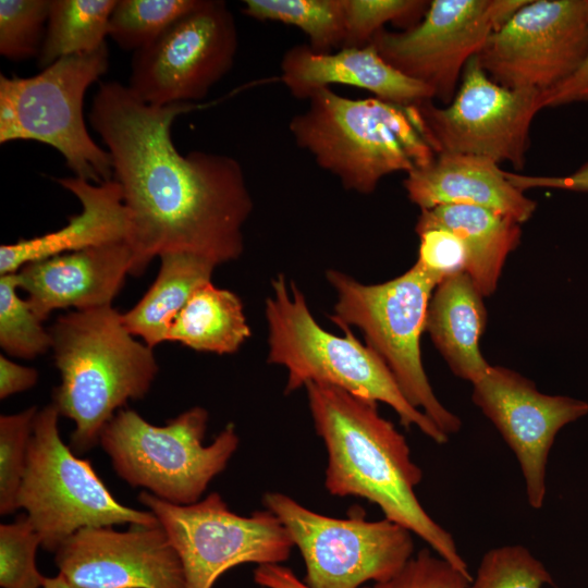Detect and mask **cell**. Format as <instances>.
<instances>
[{
    "mask_svg": "<svg viewBox=\"0 0 588 588\" xmlns=\"http://www.w3.org/2000/svg\"><path fill=\"white\" fill-rule=\"evenodd\" d=\"M418 264L440 281L465 271L466 249L462 241L445 229H430L418 234Z\"/></svg>",
    "mask_w": 588,
    "mask_h": 588,
    "instance_id": "36",
    "label": "cell"
},
{
    "mask_svg": "<svg viewBox=\"0 0 588 588\" xmlns=\"http://www.w3.org/2000/svg\"><path fill=\"white\" fill-rule=\"evenodd\" d=\"M255 583L265 588H311L281 564H262L254 571ZM362 588H373L363 586Z\"/></svg>",
    "mask_w": 588,
    "mask_h": 588,
    "instance_id": "40",
    "label": "cell"
},
{
    "mask_svg": "<svg viewBox=\"0 0 588 588\" xmlns=\"http://www.w3.org/2000/svg\"><path fill=\"white\" fill-rule=\"evenodd\" d=\"M473 578L465 576L448 561L421 549L392 579L373 588H467Z\"/></svg>",
    "mask_w": 588,
    "mask_h": 588,
    "instance_id": "35",
    "label": "cell"
},
{
    "mask_svg": "<svg viewBox=\"0 0 588 588\" xmlns=\"http://www.w3.org/2000/svg\"><path fill=\"white\" fill-rule=\"evenodd\" d=\"M428 5L429 1L424 0H344L345 39L342 48L369 45L387 23L407 29L422 19Z\"/></svg>",
    "mask_w": 588,
    "mask_h": 588,
    "instance_id": "31",
    "label": "cell"
},
{
    "mask_svg": "<svg viewBox=\"0 0 588 588\" xmlns=\"http://www.w3.org/2000/svg\"><path fill=\"white\" fill-rule=\"evenodd\" d=\"M38 376L35 368L19 365L3 354L0 355V399L4 400L33 388Z\"/></svg>",
    "mask_w": 588,
    "mask_h": 588,
    "instance_id": "39",
    "label": "cell"
},
{
    "mask_svg": "<svg viewBox=\"0 0 588 588\" xmlns=\"http://www.w3.org/2000/svg\"><path fill=\"white\" fill-rule=\"evenodd\" d=\"M82 205L61 229L0 246V274L15 273L29 262L118 242H126L127 212L120 184H94L72 176L56 179Z\"/></svg>",
    "mask_w": 588,
    "mask_h": 588,
    "instance_id": "21",
    "label": "cell"
},
{
    "mask_svg": "<svg viewBox=\"0 0 588 588\" xmlns=\"http://www.w3.org/2000/svg\"><path fill=\"white\" fill-rule=\"evenodd\" d=\"M471 399L515 454L525 479L528 504L541 509L554 439L564 426L588 414V403L543 394L534 381L502 366H490L473 384Z\"/></svg>",
    "mask_w": 588,
    "mask_h": 588,
    "instance_id": "16",
    "label": "cell"
},
{
    "mask_svg": "<svg viewBox=\"0 0 588 588\" xmlns=\"http://www.w3.org/2000/svg\"><path fill=\"white\" fill-rule=\"evenodd\" d=\"M196 107L149 105L117 81L100 82L93 98L88 120L111 156L127 212L131 275L167 253L219 266L244 250L254 204L241 163L200 150L183 156L172 140L175 118Z\"/></svg>",
    "mask_w": 588,
    "mask_h": 588,
    "instance_id": "1",
    "label": "cell"
},
{
    "mask_svg": "<svg viewBox=\"0 0 588 588\" xmlns=\"http://www.w3.org/2000/svg\"><path fill=\"white\" fill-rule=\"evenodd\" d=\"M216 267L213 261L189 253L162 254L148 291L122 314L127 331L151 348L168 341L175 318L195 290L211 281Z\"/></svg>",
    "mask_w": 588,
    "mask_h": 588,
    "instance_id": "24",
    "label": "cell"
},
{
    "mask_svg": "<svg viewBox=\"0 0 588 588\" xmlns=\"http://www.w3.org/2000/svg\"><path fill=\"white\" fill-rule=\"evenodd\" d=\"M208 419L204 407L194 406L156 426L122 408L105 426L99 444L115 474L131 487L172 504L189 505L225 469L240 442L235 426L228 424L205 445Z\"/></svg>",
    "mask_w": 588,
    "mask_h": 588,
    "instance_id": "7",
    "label": "cell"
},
{
    "mask_svg": "<svg viewBox=\"0 0 588 588\" xmlns=\"http://www.w3.org/2000/svg\"><path fill=\"white\" fill-rule=\"evenodd\" d=\"M50 0L0 1V53L12 61L38 57Z\"/></svg>",
    "mask_w": 588,
    "mask_h": 588,
    "instance_id": "32",
    "label": "cell"
},
{
    "mask_svg": "<svg viewBox=\"0 0 588 588\" xmlns=\"http://www.w3.org/2000/svg\"><path fill=\"white\" fill-rule=\"evenodd\" d=\"M526 1L432 0L417 24L402 32L383 28L370 44L390 65L449 105L468 61Z\"/></svg>",
    "mask_w": 588,
    "mask_h": 588,
    "instance_id": "14",
    "label": "cell"
},
{
    "mask_svg": "<svg viewBox=\"0 0 588 588\" xmlns=\"http://www.w3.org/2000/svg\"><path fill=\"white\" fill-rule=\"evenodd\" d=\"M19 286L17 272L0 277V346L10 356L33 359L52 347V338Z\"/></svg>",
    "mask_w": 588,
    "mask_h": 588,
    "instance_id": "29",
    "label": "cell"
},
{
    "mask_svg": "<svg viewBox=\"0 0 588 588\" xmlns=\"http://www.w3.org/2000/svg\"><path fill=\"white\" fill-rule=\"evenodd\" d=\"M38 408L0 416V514L15 512Z\"/></svg>",
    "mask_w": 588,
    "mask_h": 588,
    "instance_id": "33",
    "label": "cell"
},
{
    "mask_svg": "<svg viewBox=\"0 0 588 588\" xmlns=\"http://www.w3.org/2000/svg\"><path fill=\"white\" fill-rule=\"evenodd\" d=\"M132 265L126 242L88 247L25 265L17 271L19 287L44 321L57 309L111 306Z\"/></svg>",
    "mask_w": 588,
    "mask_h": 588,
    "instance_id": "18",
    "label": "cell"
},
{
    "mask_svg": "<svg viewBox=\"0 0 588 588\" xmlns=\"http://www.w3.org/2000/svg\"><path fill=\"white\" fill-rule=\"evenodd\" d=\"M60 414L51 403L38 409L33 424L17 506L54 552L77 530L114 525L158 526L150 511L118 502L89 460L79 458L60 436Z\"/></svg>",
    "mask_w": 588,
    "mask_h": 588,
    "instance_id": "9",
    "label": "cell"
},
{
    "mask_svg": "<svg viewBox=\"0 0 588 588\" xmlns=\"http://www.w3.org/2000/svg\"><path fill=\"white\" fill-rule=\"evenodd\" d=\"M243 12L259 21H273L303 30L309 47L322 53L343 47L344 0H245Z\"/></svg>",
    "mask_w": 588,
    "mask_h": 588,
    "instance_id": "27",
    "label": "cell"
},
{
    "mask_svg": "<svg viewBox=\"0 0 588 588\" xmlns=\"http://www.w3.org/2000/svg\"><path fill=\"white\" fill-rule=\"evenodd\" d=\"M250 335L241 298L210 281L192 294L172 323L168 341L224 355L236 353Z\"/></svg>",
    "mask_w": 588,
    "mask_h": 588,
    "instance_id": "25",
    "label": "cell"
},
{
    "mask_svg": "<svg viewBox=\"0 0 588 588\" xmlns=\"http://www.w3.org/2000/svg\"><path fill=\"white\" fill-rule=\"evenodd\" d=\"M588 56V0H527L490 37L477 60L507 88L546 91Z\"/></svg>",
    "mask_w": 588,
    "mask_h": 588,
    "instance_id": "15",
    "label": "cell"
},
{
    "mask_svg": "<svg viewBox=\"0 0 588 588\" xmlns=\"http://www.w3.org/2000/svg\"><path fill=\"white\" fill-rule=\"evenodd\" d=\"M109 68L107 44L63 57L36 75H0V144L36 140L53 147L76 177L113 180L112 159L90 136L84 120L88 87Z\"/></svg>",
    "mask_w": 588,
    "mask_h": 588,
    "instance_id": "8",
    "label": "cell"
},
{
    "mask_svg": "<svg viewBox=\"0 0 588 588\" xmlns=\"http://www.w3.org/2000/svg\"><path fill=\"white\" fill-rule=\"evenodd\" d=\"M326 278L336 295L331 320L339 327L358 328L406 400L448 437L458 432L461 419L438 400L421 360L420 336L439 278L416 262L403 274L377 284L360 283L335 269H328Z\"/></svg>",
    "mask_w": 588,
    "mask_h": 588,
    "instance_id": "6",
    "label": "cell"
},
{
    "mask_svg": "<svg viewBox=\"0 0 588 588\" xmlns=\"http://www.w3.org/2000/svg\"><path fill=\"white\" fill-rule=\"evenodd\" d=\"M408 199L420 210L442 205H471L509 216L520 224L537 203L525 196L494 161L463 154L439 152L403 181Z\"/></svg>",
    "mask_w": 588,
    "mask_h": 588,
    "instance_id": "20",
    "label": "cell"
},
{
    "mask_svg": "<svg viewBox=\"0 0 588 588\" xmlns=\"http://www.w3.org/2000/svg\"><path fill=\"white\" fill-rule=\"evenodd\" d=\"M416 107L436 154L483 157L516 170L525 166L530 126L542 109L539 90L497 84L476 56L466 64L449 105L427 100Z\"/></svg>",
    "mask_w": 588,
    "mask_h": 588,
    "instance_id": "13",
    "label": "cell"
},
{
    "mask_svg": "<svg viewBox=\"0 0 588 588\" xmlns=\"http://www.w3.org/2000/svg\"><path fill=\"white\" fill-rule=\"evenodd\" d=\"M262 503L299 550L306 565L305 583L311 588L385 583L413 558L412 531L388 518L367 520L363 509L353 507L347 518H334L280 492L265 493Z\"/></svg>",
    "mask_w": 588,
    "mask_h": 588,
    "instance_id": "10",
    "label": "cell"
},
{
    "mask_svg": "<svg viewBox=\"0 0 588 588\" xmlns=\"http://www.w3.org/2000/svg\"><path fill=\"white\" fill-rule=\"evenodd\" d=\"M554 586L543 563L524 546H502L481 559L467 588H542Z\"/></svg>",
    "mask_w": 588,
    "mask_h": 588,
    "instance_id": "30",
    "label": "cell"
},
{
    "mask_svg": "<svg viewBox=\"0 0 588 588\" xmlns=\"http://www.w3.org/2000/svg\"><path fill=\"white\" fill-rule=\"evenodd\" d=\"M138 500L157 517L177 552L186 588H212L222 574L241 564H280L294 547L272 512L241 516L217 492L189 505L172 504L145 490Z\"/></svg>",
    "mask_w": 588,
    "mask_h": 588,
    "instance_id": "11",
    "label": "cell"
},
{
    "mask_svg": "<svg viewBox=\"0 0 588 588\" xmlns=\"http://www.w3.org/2000/svg\"><path fill=\"white\" fill-rule=\"evenodd\" d=\"M315 429L327 455L324 487L334 497H358L428 543L452 566L473 578L452 535L422 507L415 488L421 468L406 439L378 411V402L340 388L305 385Z\"/></svg>",
    "mask_w": 588,
    "mask_h": 588,
    "instance_id": "2",
    "label": "cell"
},
{
    "mask_svg": "<svg viewBox=\"0 0 588 588\" xmlns=\"http://www.w3.org/2000/svg\"><path fill=\"white\" fill-rule=\"evenodd\" d=\"M540 103L542 109L588 103V56L568 78L540 93Z\"/></svg>",
    "mask_w": 588,
    "mask_h": 588,
    "instance_id": "37",
    "label": "cell"
},
{
    "mask_svg": "<svg viewBox=\"0 0 588 588\" xmlns=\"http://www.w3.org/2000/svg\"><path fill=\"white\" fill-rule=\"evenodd\" d=\"M445 229L464 244L465 271L480 294L494 293L506 257L520 242V223L493 210L471 205H442L420 210L415 231Z\"/></svg>",
    "mask_w": 588,
    "mask_h": 588,
    "instance_id": "23",
    "label": "cell"
},
{
    "mask_svg": "<svg viewBox=\"0 0 588 588\" xmlns=\"http://www.w3.org/2000/svg\"><path fill=\"white\" fill-rule=\"evenodd\" d=\"M265 314L267 363L287 370L286 394L311 382L330 384L383 402L405 428L415 426L436 443L448 442L449 437L406 400L384 362L350 327L340 326L344 334L335 335L316 321L294 281L287 283L283 274L272 279Z\"/></svg>",
    "mask_w": 588,
    "mask_h": 588,
    "instance_id": "5",
    "label": "cell"
},
{
    "mask_svg": "<svg viewBox=\"0 0 588 588\" xmlns=\"http://www.w3.org/2000/svg\"><path fill=\"white\" fill-rule=\"evenodd\" d=\"M238 47L233 13L221 0H198L156 40L133 54L130 89L155 106L205 98L233 66Z\"/></svg>",
    "mask_w": 588,
    "mask_h": 588,
    "instance_id": "12",
    "label": "cell"
},
{
    "mask_svg": "<svg viewBox=\"0 0 588 588\" xmlns=\"http://www.w3.org/2000/svg\"><path fill=\"white\" fill-rule=\"evenodd\" d=\"M198 0H118L108 36L123 50L137 51L156 40Z\"/></svg>",
    "mask_w": 588,
    "mask_h": 588,
    "instance_id": "28",
    "label": "cell"
},
{
    "mask_svg": "<svg viewBox=\"0 0 588 588\" xmlns=\"http://www.w3.org/2000/svg\"><path fill=\"white\" fill-rule=\"evenodd\" d=\"M42 588H76L70 584L61 574L56 577H47Z\"/></svg>",
    "mask_w": 588,
    "mask_h": 588,
    "instance_id": "41",
    "label": "cell"
},
{
    "mask_svg": "<svg viewBox=\"0 0 588 588\" xmlns=\"http://www.w3.org/2000/svg\"><path fill=\"white\" fill-rule=\"evenodd\" d=\"M41 539L26 514L0 525V586L42 588L47 577L37 569L35 558Z\"/></svg>",
    "mask_w": 588,
    "mask_h": 588,
    "instance_id": "34",
    "label": "cell"
},
{
    "mask_svg": "<svg viewBox=\"0 0 588 588\" xmlns=\"http://www.w3.org/2000/svg\"><path fill=\"white\" fill-rule=\"evenodd\" d=\"M53 553L59 574L76 588H186L181 559L160 524L82 528Z\"/></svg>",
    "mask_w": 588,
    "mask_h": 588,
    "instance_id": "17",
    "label": "cell"
},
{
    "mask_svg": "<svg viewBox=\"0 0 588 588\" xmlns=\"http://www.w3.org/2000/svg\"><path fill=\"white\" fill-rule=\"evenodd\" d=\"M295 144L342 186L371 194L387 175L425 167L437 155L418 109L377 97L353 99L331 87L308 98L289 122Z\"/></svg>",
    "mask_w": 588,
    "mask_h": 588,
    "instance_id": "4",
    "label": "cell"
},
{
    "mask_svg": "<svg viewBox=\"0 0 588 588\" xmlns=\"http://www.w3.org/2000/svg\"><path fill=\"white\" fill-rule=\"evenodd\" d=\"M505 172L506 179L522 192L530 188H554L588 192V161L574 172L563 176H535Z\"/></svg>",
    "mask_w": 588,
    "mask_h": 588,
    "instance_id": "38",
    "label": "cell"
},
{
    "mask_svg": "<svg viewBox=\"0 0 588 588\" xmlns=\"http://www.w3.org/2000/svg\"><path fill=\"white\" fill-rule=\"evenodd\" d=\"M115 4L117 0H50L38 66L42 70L63 57L105 45Z\"/></svg>",
    "mask_w": 588,
    "mask_h": 588,
    "instance_id": "26",
    "label": "cell"
},
{
    "mask_svg": "<svg viewBox=\"0 0 588 588\" xmlns=\"http://www.w3.org/2000/svg\"><path fill=\"white\" fill-rule=\"evenodd\" d=\"M49 331L61 375L52 404L75 425L70 448L85 453L130 400L150 390L159 370L154 348L127 331L112 305L69 311Z\"/></svg>",
    "mask_w": 588,
    "mask_h": 588,
    "instance_id": "3",
    "label": "cell"
},
{
    "mask_svg": "<svg viewBox=\"0 0 588 588\" xmlns=\"http://www.w3.org/2000/svg\"><path fill=\"white\" fill-rule=\"evenodd\" d=\"M483 296L466 271L443 279L429 302L426 328L451 371L473 384L490 366L479 342L487 324Z\"/></svg>",
    "mask_w": 588,
    "mask_h": 588,
    "instance_id": "22",
    "label": "cell"
},
{
    "mask_svg": "<svg viewBox=\"0 0 588 588\" xmlns=\"http://www.w3.org/2000/svg\"><path fill=\"white\" fill-rule=\"evenodd\" d=\"M280 71L290 94L303 100L333 84L366 89L400 106L434 99L430 88L390 65L371 44L328 53L317 52L305 44L295 45L284 52Z\"/></svg>",
    "mask_w": 588,
    "mask_h": 588,
    "instance_id": "19",
    "label": "cell"
}]
</instances>
